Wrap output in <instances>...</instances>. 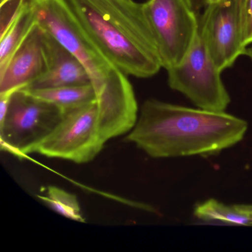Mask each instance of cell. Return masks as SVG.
I'll return each mask as SVG.
<instances>
[{"label": "cell", "mask_w": 252, "mask_h": 252, "mask_svg": "<svg viewBox=\"0 0 252 252\" xmlns=\"http://www.w3.org/2000/svg\"><path fill=\"white\" fill-rule=\"evenodd\" d=\"M246 121L225 111L194 109L148 99L127 140L154 158L207 156L242 141Z\"/></svg>", "instance_id": "cell-1"}, {"label": "cell", "mask_w": 252, "mask_h": 252, "mask_svg": "<svg viewBox=\"0 0 252 252\" xmlns=\"http://www.w3.org/2000/svg\"><path fill=\"white\" fill-rule=\"evenodd\" d=\"M103 55L126 76L152 77L162 67L143 9L135 0H67Z\"/></svg>", "instance_id": "cell-2"}, {"label": "cell", "mask_w": 252, "mask_h": 252, "mask_svg": "<svg viewBox=\"0 0 252 252\" xmlns=\"http://www.w3.org/2000/svg\"><path fill=\"white\" fill-rule=\"evenodd\" d=\"M38 26L68 50L85 66L95 89L116 68L79 23L67 0H29Z\"/></svg>", "instance_id": "cell-3"}, {"label": "cell", "mask_w": 252, "mask_h": 252, "mask_svg": "<svg viewBox=\"0 0 252 252\" xmlns=\"http://www.w3.org/2000/svg\"><path fill=\"white\" fill-rule=\"evenodd\" d=\"M64 110L26 91H14L3 119L0 120L2 150L23 158L58 126Z\"/></svg>", "instance_id": "cell-4"}, {"label": "cell", "mask_w": 252, "mask_h": 252, "mask_svg": "<svg viewBox=\"0 0 252 252\" xmlns=\"http://www.w3.org/2000/svg\"><path fill=\"white\" fill-rule=\"evenodd\" d=\"M143 9L162 67L167 70L175 67L185 58L198 34L197 13L188 0H147Z\"/></svg>", "instance_id": "cell-5"}, {"label": "cell", "mask_w": 252, "mask_h": 252, "mask_svg": "<svg viewBox=\"0 0 252 252\" xmlns=\"http://www.w3.org/2000/svg\"><path fill=\"white\" fill-rule=\"evenodd\" d=\"M105 143L101 136L99 108L95 100L64 111L58 126L31 153L85 163L94 159Z\"/></svg>", "instance_id": "cell-6"}, {"label": "cell", "mask_w": 252, "mask_h": 252, "mask_svg": "<svg viewBox=\"0 0 252 252\" xmlns=\"http://www.w3.org/2000/svg\"><path fill=\"white\" fill-rule=\"evenodd\" d=\"M168 84L184 94L198 108L222 112L229 104L230 96L220 74L199 33L185 58L167 70Z\"/></svg>", "instance_id": "cell-7"}, {"label": "cell", "mask_w": 252, "mask_h": 252, "mask_svg": "<svg viewBox=\"0 0 252 252\" xmlns=\"http://www.w3.org/2000/svg\"><path fill=\"white\" fill-rule=\"evenodd\" d=\"M244 0H218L205 8L200 34L214 63L221 72L246 55L243 40Z\"/></svg>", "instance_id": "cell-8"}, {"label": "cell", "mask_w": 252, "mask_h": 252, "mask_svg": "<svg viewBox=\"0 0 252 252\" xmlns=\"http://www.w3.org/2000/svg\"><path fill=\"white\" fill-rule=\"evenodd\" d=\"M43 50L45 72L23 89H49L92 84L91 76L82 63L44 31Z\"/></svg>", "instance_id": "cell-9"}, {"label": "cell", "mask_w": 252, "mask_h": 252, "mask_svg": "<svg viewBox=\"0 0 252 252\" xmlns=\"http://www.w3.org/2000/svg\"><path fill=\"white\" fill-rule=\"evenodd\" d=\"M45 70L43 30L36 24L5 68L0 70V93L26 88Z\"/></svg>", "instance_id": "cell-10"}, {"label": "cell", "mask_w": 252, "mask_h": 252, "mask_svg": "<svg viewBox=\"0 0 252 252\" xmlns=\"http://www.w3.org/2000/svg\"><path fill=\"white\" fill-rule=\"evenodd\" d=\"M194 215L206 222H220L229 225L252 226V205H227L209 199L196 205Z\"/></svg>", "instance_id": "cell-11"}, {"label": "cell", "mask_w": 252, "mask_h": 252, "mask_svg": "<svg viewBox=\"0 0 252 252\" xmlns=\"http://www.w3.org/2000/svg\"><path fill=\"white\" fill-rule=\"evenodd\" d=\"M26 91L37 98L56 104L64 111L97 100L96 91L92 84Z\"/></svg>", "instance_id": "cell-12"}, {"label": "cell", "mask_w": 252, "mask_h": 252, "mask_svg": "<svg viewBox=\"0 0 252 252\" xmlns=\"http://www.w3.org/2000/svg\"><path fill=\"white\" fill-rule=\"evenodd\" d=\"M36 24L37 22L34 12L29 2L17 20L6 32L0 36V70L5 68L14 53Z\"/></svg>", "instance_id": "cell-13"}, {"label": "cell", "mask_w": 252, "mask_h": 252, "mask_svg": "<svg viewBox=\"0 0 252 252\" xmlns=\"http://www.w3.org/2000/svg\"><path fill=\"white\" fill-rule=\"evenodd\" d=\"M38 197L57 213L68 219L85 222L77 197L62 189L49 187L45 195Z\"/></svg>", "instance_id": "cell-14"}, {"label": "cell", "mask_w": 252, "mask_h": 252, "mask_svg": "<svg viewBox=\"0 0 252 252\" xmlns=\"http://www.w3.org/2000/svg\"><path fill=\"white\" fill-rule=\"evenodd\" d=\"M29 0H1L0 36H2L23 12Z\"/></svg>", "instance_id": "cell-15"}, {"label": "cell", "mask_w": 252, "mask_h": 252, "mask_svg": "<svg viewBox=\"0 0 252 252\" xmlns=\"http://www.w3.org/2000/svg\"><path fill=\"white\" fill-rule=\"evenodd\" d=\"M243 40L246 47L252 43V0H244L243 4Z\"/></svg>", "instance_id": "cell-16"}, {"label": "cell", "mask_w": 252, "mask_h": 252, "mask_svg": "<svg viewBox=\"0 0 252 252\" xmlns=\"http://www.w3.org/2000/svg\"><path fill=\"white\" fill-rule=\"evenodd\" d=\"M188 2L197 13L203 8L205 9L209 3V0H188Z\"/></svg>", "instance_id": "cell-17"}, {"label": "cell", "mask_w": 252, "mask_h": 252, "mask_svg": "<svg viewBox=\"0 0 252 252\" xmlns=\"http://www.w3.org/2000/svg\"><path fill=\"white\" fill-rule=\"evenodd\" d=\"M246 55L249 56L250 57L251 60H252V47L249 49H247V53H246Z\"/></svg>", "instance_id": "cell-18"}, {"label": "cell", "mask_w": 252, "mask_h": 252, "mask_svg": "<svg viewBox=\"0 0 252 252\" xmlns=\"http://www.w3.org/2000/svg\"><path fill=\"white\" fill-rule=\"evenodd\" d=\"M209 3H210V2H216V1H218V0H209Z\"/></svg>", "instance_id": "cell-19"}]
</instances>
